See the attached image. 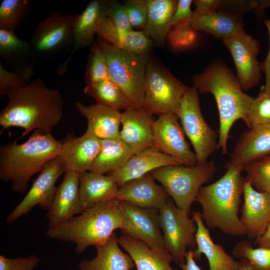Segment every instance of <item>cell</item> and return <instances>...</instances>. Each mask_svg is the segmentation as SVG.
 <instances>
[{
  "instance_id": "6",
  "label": "cell",
  "mask_w": 270,
  "mask_h": 270,
  "mask_svg": "<svg viewBox=\"0 0 270 270\" xmlns=\"http://www.w3.org/2000/svg\"><path fill=\"white\" fill-rule=\"evenodd\" d=\"M216 170V162L210 160L192 166H166L150 173L164 188L176 206L190 214L199 190L214 176Z\"/></svg>"
},
{
  "instance_id": "36",
  "label": "cell",
  "mask_w": 270,
  "mask_h": 270,
  "mask_svg": "<svg viewBox=\"0 0 270 270\" xmlns=\"http://www.w3.org/2000/svg\"><path fill=\"white\" fill-rule=\"evenodd\" d=\"M232 254L238 258L248 260L253 270H270V248H254L244 239L236 243Z\"/></svg>"
},
{
  "instance_id": "12",
  "label": "cell",
  "mask_w": 270,
  "mask_h": 270,
  "mask_svg": "<svg viewBox=\"0 0 270 270\" xmlns=\"http://www.w3.org/2000/svg\"><path fill=\"white\" fill-rule=\"evenodd\" d=\"M64 172L65 170L58 156L48 162L24 198L7 216L6 222L10 224L14 222L36 206L48 210L57 190L56 182Z\"/></svg>"
},
{
  "instance_id": "13",
  "label": "cell",
  "mask_w": 270,
  "mask_h": 270,
  "mask_svg": "<svg viewBox=\"0 0 270 270\" xmlns=\"http://www.w3.org/2000/svg\"><path fill=\"white\" fill-rule=\"evenodd\" d=\"M76 16L53 12L39 22L29 42L34 55L54 54L73 43L72 28Z\"/></svg>"
},
{
  "instance_id": "32",
  "label": "cell",
  "mask_w": 270,
  "mask_h": 270,
  "mask_svg": "<svg viewBox=\"0 0 270 270\" xmlns=\"http://www.w3.org/2000/svg\"><path fill=\"white\" fill-rule=\"evenodd\" d=\"M178 1L148 0L146 23L143 31L158 44L165 42L172 26Z\"/></svg>"
},
{
  "instance_id": "8",
  "label": "cell",
  "mask_w": 270,
  "mask_h": 270,
  "mask_svg": "<svg viewBox=\"0 0 270 270\" xmlns=\"http://www.w3.org/2000/svg\"><path fill=\"white\" fill-rule=\"evenodd\" d=\"M188 88L162 66L148 60L142 108L152 114L172 113L178 116Z\"/></svg>"
},
{
  "instance_id": "17",
  "label": "cell",
  "mask_w": 270,
  "mask_h": 270,
  "mask_svg": "<svg viewBox=\"0 0 270 270\" xmlns=\"http://www.w3.org/2000/svg\"><path fill=\"white\" fill-rule=\"evenodd\" d=\"M100 142L86 132L79 137L68 134L62 142L58 156L66 172L80 174L90 171L99 153Z\"/></svg>"
},
{
  "instance_id": "18",
  "label": "cell",
  "mask_w": 270,
  "mask_h": 270,
  "mask_svg": "<svg viewBox=\"0 0 270 270\" xmlns=\"http://www.w3.org/2000/svg\"><path fill=\"white\" fill-rule=\"evenodd\" d=\"M79 178L80 174L66 172L47 210L48 228L57 227L83 212L80 200Z\"/></svg>"
},
{
  "instance_id": "42",
  "label": "cell",
  "mask_w": 270,
  "mask_h": 270,
  "mask_svg": "<svg viewBox=\"0 0 270 270\" xmlns=\"http://www.w3.org/2000/svg\"><path fill=\"white\" fill-rule=\"evenodd\" d=\"M106 18L118 28L132 30L124 4L116 0H110Z\"/></svg>"
},
{
  "instance_id": "31",
  "label": "cell",
  "mask_w": 270,
  "mask_h": 270,
  "mask_svg": "<svg viewBox=\"0 0 270 270\" xmlns=\"http://www.w3.org/2000/svg\"><path fill=\"white\" fill-rule=\"evenodd\" d=\"M191 26L196 31L202 30L222 39L244 30L240 14L228 10L206 15H198L193 12Z\"/></svg>"
},
{
  "instance_id": "27",
  "label": "cell",
  "mask_w": 270,
  "mask_h": 270,
  "mask_svg": "<svg viewBox=\"0 0 270 270\" xmlns=\"http://www.w3.org/2000/svg\"><path fill=\"white\" fill-rule=\"evenodd\" d=\"M120 246L114 232L106 242L96 246L94 258L80 262V270H132L135 266L133 260Z\"/></svg>"
},
{
  "instance_id": "7",
  "label": "cell",
  "mask_w": 270,
  "mask_h": 270,
  "mask_svg": "<svg viewBox=\"0 0 270 270\" xmlns=\"http://www.w3.org/2000/svg\"><path fill=\"white\" fill-rule=\"evenodd\" d=\"M100 38L97 42L106 56L110 79L121 89L132 106L142 108L147 56L126 52Z\"/></svg>"
},
{
  "instance_id": "4",
  "label": "cell",
  "mask_w": 270,
  "mask_h": 270,
  "mask_svg": "<svg viewBox=\"0 0 270 270\" xmlns=\"http://www.w3.org/2000/svg\"><path fill=\"white\" fill-rule=\"evenodd\" d=\"M62 142L51 134L35 130L22 144L16 140L0 146V179L13 191L25 193L32 176L58 156Z\"/></svg>"
},
{
  "instance_id": "39",
  "label": "cell",
  "mask_w": 270,
  "mask_h": 270,
  "mask_svg": "<svg viewBox=\"0 0 270 270\" xmlns=\"http://www.w3.org/2000/svg\"><path fill=\"white\" fill-rule=\"evenodd\" d=\"M105 54L96 42L91 49L86 74L85 82L90 84L109 79Z\"/></svg>"
},
{
  "instance_id": "46",
  "label": "cell",
  "mask_w": 270,
  "mask_h": 270,
  "mask_svg": "<svg viewBox=\"0 0 270 270\" xmlns=\"http://www.w3.org/2000/svg\"><path fill=\"white\" fill-rule=\"evenodd\" d=\"M194 2L196 6L194 12L198 15L216 12L222 6V0H196Z\"/></svg>"
},
{
  "instance_id": "38",
  "label": "cell",
  "mask_w": 270,
  "mask_h": 270,
  "mask_svg": "<svg viewBox=\"0 0 270 270\" xmlns=\"http://www.w3.org/2000/svg\"><path fill=\"white\" fill-rule=\"evenodd\" d=\"M244 121L250 129L270 123V94L264 90L263 86L254 98Z\"/></svg>"
},
{
  "instance_id": "23",
  "label": "cell",
  "mask_w": 270,
  "mask_h": 270,
  "mask_svg": "<svg viewBox=\"0 0 270 270\" xmlns=\"http://www.w3.org/2000/svg\"><path fill=\"white\" fill-rule=\"evenodd\" d=\"M192 214L197 227L196 248L194 250L195 259L200 260L202 254L204 255L208 261L210 270H240L244 260L236 261L220 244L214 242L200 212H194Z\"/></svg>"
},
{
  "instance_id": "49",
  "label": "cell",
  "mask_w": 270,
  "mask_h": 270,
  "mask_svg": "<svg viewBox=\"0 0 270 270\" xmlns=\"http://www.w3.org/2000/svg\"><path fill=\"white\" fill-rule=\"evenodd\" d=\"M254 244L258 247L270 248V223L264 234Z\"/></svg>"
},
{
  "instance_id": "44",
  "label": "cell",
  "mask_w": 270,
  "mask_h": 270,
  "mask_svg": "<svg viewBox=\"0 0 270 270\" xmlns=\"http://www.w3.org/2000/svg\"><path fill=\"white\" fill-rule=\"evenodd\" d=\"M26 82L18 74L6 70L0 63V98L6 95L10 90L22 86Z\"/></svg>"
},
{
  "instance_id": "30",
  "label": "cell",
  "mask_w": 270,
  "mask_h": 270,
  "mask_svg": "<svg viewBox=\"0 0 270 270\" xmlns=\"http://www.w3.org/2000/svg\"><path fill=\"white\" fill-rule=\"evenodd\" d=\"M109 2L103 0H91L86 8L76 15L72 28L74 50L92 44L100 20L106 17Z\"/></svg>"
},
{
  "instance_id": "1",
  "label": "cell",
  "mask_w": 270,
  "mask_h": 270,
  "mask_svg": "<svg viewBox=\"0 0 270 270\" xmlns=\"http://www.w3.org/2000/svg\"><path fill=\"white\" fill-rule=\"evenodd\" d=\"M8 102L0 112L1 132L12 127L24 129L20 137L32 130L50 134L63 115L64 100L60 92L36 78L22 86L10 90Z\"/></svg>"
},
{
  "instance_id": "14",
  "label": "cell",
  "mask_w": 270,
  "mask_h": 270,
  "mask_svg": "<svg viewBox=\"0 0 270 270\" xmlns=\"http://www.w3.org/2000/svg\"><path fill=\"white\" fill-rule=\"evenodd\" d=\"M177 115L172 113L160 115L154 120L153 146L158 150L178 160L182 165L192 166L198 159L186 140L185 134Z\"/></svg>"
},
{
  "instance_id": "19",
  "label": "cell",
  "mask_w": 270,
  "mask_h": 270,
  "mask_svg": "<svg viewBox=\"0 0 270 270\" xmlns=\"http://www.w3.org/2000/svg\"><path fill=\"white\" fill-rule=\"evenodd\" d=\"M169 196L164 188L157 184L149 173L119 187L114 199L142 208L158 210Z\"/></svg>"
},
{
  "instance_id": "22",
  "label": "cell",
  "mask_w": 270,
  "mask_h": 270,
  "mask_svg": "<svg viewBox=\"0 0 270 270\" xmlns=\"http://www.w3.org/2000/svg\"><path fill=\"white\" fill-rule=\"evenodd\" d=\"M270 155V123L254 126L236 141L228 161L244 168L252 162Z\"/></svg>"
},
{
  "instance_id": "43",
  "label": "cell",
  "mask_w": 270,
  "mask_h": 270,
  "mask_svg": "<svg viewBox=\"0 0 270 270\" xmlns=\"http://www.w3.org/2000/svg\"><path fill=\"white\" fill-rule=\"evenodd\" d=\"M40 262V258L34 254L16 258L0 255V270H34Z\"/></svg>"
},
{
  "instance_id": "33",
  "label": "cell",
  "mask_w": 270,
  "mask_h": 270,
  "mask_svg": "<svg viewBox=\"0 0 270 270\" xmlns=\"http://www.w3.org/2000/svg\"><path fill=\"white\" fill-rule=\"evenodd\" d=\"M135 154L119 137L101 140L99 153L90 172L110 174L120 168Z\"/></svg>"
},
{
  "instance_id": "11",
  "label": "cell",
  "mask_w": 270,
  "mask_h": 270,
  "mask_svg": "<svg viewBox=\"0 0 270 270\" xmlns=\"http://www.w3.org/2000/svg\"><path fill=\"white\" fill-rule=\"evenodd\" d=\"M123 233L160 252H169L160 226L158 210L142 208L120 201Z\"/></svg>"
},
{
  "instance_id": "34",
  "label": "cell",
  "mask_w": 270,
  "mask_h": 270,
  "mask_svg": "<svg viewBox=\"0 0 270 270\" xmlns=\"http://www.w3.org/2000/svg\"><path fill=\"white\" fill-rule=\"evenodd\" d=\"M84 91L94 98L98 104L118 111L132 106L121 89L110 78L86 84Z\"/></svg>"
},
{
  "instance_id": "45",
  "label": "cell",
  "mask_w": 270,
  "mask_h": 270,
  "mask_svg": "<svg viewBox=\"0 0 270 270\" xmlns=\"http://www.w3.org/2000/svg\"><path fill=\"white\" fill-rule=\"evenodd\" d=\"M192 2V0H178L177 6L172 19V26L174 27L182 22H191L193 16V12L190 9Z\"/></svg>"
},
{
  "instance_id": "41",
  "label": "cell",
  "mask_w": 270,
  "mask_h": 270,
  "mask_svg": "<svg viewBox=\"0 0 270 270\" xmlns=\"http://www.w3.org/2000/svg\"><path fill=\"white\" fill-rule=\"evenodd\" d=\"M123 4L132 28L143 30L147 20L148 0H128Z\"/></svg>"
},
{
  "instance_id": "37",
  "label": "cell",
  "mask_w": 270,
  "mask_h": 270,
  "mask_svg": "<svg viewBox=\"0 0 270 270\" xmlns=\"http://www.w3.org/2000/svg\"><path fill=\"white\" fill-rule=\"evenodd\" d=\"M244 179L258 191L270 194V155L246 165Z\"/></svg>"
},
{
  "instance_id": "21",
  "label": "cell",
  "mask_w": 270,
  "mask_h": 270,
  "mask_svg": "<svg viewBox=\"0 0 270 270\" xmlns=\"http://www.w3.org/2000/svg\"><path fill=\"white\" fill-rule=\"evenodd\" d=\"M169 165L182 164L152 146L135 154L120 168L108 174L114 177L119 188L130 180Z\"/></svg>"
},
{
  "instance_id": "47",
  "label": "cell",
  "mask_w": 270,
  "mask_h": 270,
  "mask_svg": "<svg viewBox=\"0 0 270 270\" xmlns=\"http://www.w3.org/2000/svg\"><path fill=\"white\" fill-rule=\"evenodd\" d=\"M264 24L268 30L270 37V47L266 59L261 63V68L262 71L264 73L266 76V84L263 86L264 90L270 94V20L265 19Z\"/></svg>"
},
{
  "instance_id": "51",
  "label": "cell",
  "mask_w": 270,
  "mask_h": 270,
  "mask_svg": "<svg viewBox=\"0 0 270 270\" xmlns=\"http://www.w3.org/2000/svg\"><path fill=\"white\" fill-rule=\"evenodd\" d=\"M270 7V0H260V8L262 12L266 8Z\"/></svg>"
},
{
  "instance_id": "48",
  "label": "cell",
  "mask_w": 270,
  "mask_h": 270,
  "mask_svg": "<svg viewBox=\"0 0 270 270\" xmlns=\"http://www.w3.org/2000/svg\"><path fill=\"white\" fill-rule=\"evenodd\" d=\"M182 270H202L196 264L193 250H189L186 254L185 262L178 265Z\"/></svg>"
},
{
  "instance_id": "28",
  "label": "cell",
  "mask_w": 270,
  "mask_h": 270,
  "mask_svg": "<svg viewBox=\"0 0 270 270\" xmlns=\"http://www.w3.org/2000/svg\"><path fill=\"white\" fill-rule=\"evenodd\" d=\"M96 34L107 42L124 50L147 56L150 38L143 30H124L116 28L106 18H102Z\"/></svg>"
},
{
  "instance_id": "5",
  "label": "cell",
  "mask_w": 270,
  "mask_h": 270,
  "mask_svg": "<svg viewBox=\"0 0 270 270\" xmlns=\"http://www.w3.org/2000/svg\"><path fill=\"white\" fill-rule=\"evenodd\" d=\"M123 219L120 201L116 199L96 204L63 224L48 228L53 239L74 242L76 252L82 254L90 246L106 242L116 229H122Z\"/></svg>"
},
{
  "instance_id": "20",
  "label": "cell",
  "mask_w": 270,
  "mask_h": 270,
  "mask_svg": "<svg viewBox=\"0 0 270 270\" xmlns=\"http://www.w3.org/2000/svg\"><path fill=\"white\" fill-rule=\"evenodd\" d=\"M153 114L130 106L122 112L119 138L136 154L153 146Z\"/></svg>"
},
{
  "instance_id": "26",
  "label": "cell",
  "mask_w": 270,
  "mask_h": 270,
  "mask_svg": "<svg viewBox=\"0 0 270 270\" xmlns=\"http://www.w3.org/2000/svg\"><path fill=\"white\" fill-rule=\"evenodd\" d=\"M80 196L83 212L96 204L115 198L118 184L110 174L90 171L80 174Z\"/></svg>"
},
{
  "instance_id": "35",
  "label": "cell",
  "mask_w": 270,
  "mask_h": 270,
  "mask_svg": "<svg viewBox=\"0 0 270 270\" xmlns=\"http://www.w3.org/2000/svg\"><path fill=\"white\" fill-rule=\"evenodd\" d=\"M30 12L28 0H4L0 5V29L14 32Z\"/></svg>"
},
{
  "instance_id": "16",
  "label": "cell",
  "mask_w": 270,
  "mask_h": 270,
  "mask_svg": "<svg viewBox=\"0 0 270 270\" xmlns=\"http://www.w3.org/2000/svg\"><path fill=\"white\" fill-rule=\"evenodd\" d=\"M240 222L246 234L256 242L270 223V194L257 190L244 178Z\"/></svg>"
},
{
  "instance_id": "24",
  "label": "cell",
  "mask_w": 270,
  "mask_h": 270,
  "mask_svg": "<svg viewBox=\"0 0 270 270\" xmlns=\"http://www.w3.org/2000/svg\"><path fill=\"white\" fill-rule=\"evenodd\" d=\"M76 106L86 119V132L100 140L119 137L122 116L120 111L96 104L86 106L76 102Z\"/></svg>"
},
{
  "instance_id": "25",
  "label": "cell",
  "mask_w": 270,
  "mask_h": 270,
  "mask_svg": "<svg viewBox=\"0 0 270 270\" xmlns=\"http://www.w3.org/2000/svg\"><path fill=\"white\" fill-rule=\"evenodd\" d=\"M0 55L14 68L13 72L26 82L34 75L29 42L18 38L13 31L0 29Z\"/></svg>"
},
{
  "instance_id": "3",
  "label": "cell",
  "mask_w": 270,
  "mask_h": 270,
  "mask_svg": "<svg viewBox=\"0 0 270 270\" xmlns=\"http://www.w3.org/2000/svg\"><path fill=\"white\" fill-rule=\"evenodd\" d=\"M244 168L229 162L224 174L214 182L202 186L196 201L202 206L201 215L208 228H216L232 236L246 234L238 216L243 194Z\"/></svg>"
},
{
  "instance_id": "40",
  "label": "cell",
  "mask_w": 270,
  "mask_h": 270,
  "mask_svg": "<svg viewBox=\"0 0 270 270\" xmlns=\"http://www.w3.org/2000/svg\"><path fill=\"white\" fill-rule=\"evenodd\" d=\"M168 36L171 46L176 48L190 46L196 42V33L191 26V22H182L174 27Z\"/></svg>"
},
{
  "instance_id": "50",
  "label": "cell",
  "mask_w": 270,
  "mask_h": 270,
  "mask_svg": "<svg viewBox=\"0 0 270 270\" xmlns=\"http://www.w3.org/2000/svg\"><path fill=\"white\" fill-rule=\"evenodd\" d=\"M244 260V263L242 266L240 270H253V268L249 262L246 260Z\"/></svg>"
},
{
  "instance_id": "9",
  "label": "cell",
  "mask_w": 270,
  "mask_h": 270,
  "mask_svg": "<svg viewBox=\"0 0 270 270\" xmlns=\"http://www.w3.org/2000/svg\"><path fill=\"white\" fill-rule=\"evenodd\" d=\"M178 116L185 134L190 140L198 159V164L206 163L218 150V132L205 121L200 110L198 92L188 87L180 104Z\"/></svg>"
},
{
  "instance_id": "2",
  "label": "cell",
  "mask_w": 270,
  "mask_h": 270,
  "mask_svg": "<svg viewBox=\"0 0 270 270\" xmlns=\"http://www.w3.org/2000/svg\"><path fill=\"white\" fill-rule=\"evenodd\" d=\"M192 86L200 94L210 93L219 113L218 149L227 153L229 133L237 120L244 119L254 98L245 94L238 79L224 62H215L192 78Z\"/></svg>"
},
{
  "instance_id": "29",
  "label": "cell",
  "mask_w": 270,
  "mask_h": 270,
  "mask_svg": "<svg viewBox=\"0 0 270 270\" xmlns=\"http://www.w3.org/2000/svg\"><path fill=\"white\" fill-rule=\"evenodd\" d=\"M118 242L130 256L136 270H174L170 266L174 258L169 252H156L124 233L118 238Z\"/></svg>"
},
{
  "instance_id": "15",
  "label": "cell",
  "mask_w": 270,
  "mask_h": 270,
  "mask_svg": "<svg viewBox=\"0 0 270 270\" xmlns=\"http://www.w3.org/2000/svg\"><path fill=\"white\" fill-rule=\"evenodd\" d=\"M222 40L233 58L242 90H248L256 86L262 78V72L261 63L257 60L259 42L244 30Z\"/></svg>"
},
{
  "instance_id": "10",
  "label": "cell",
  "mask_w": 270,
  "mask_h": 270,
  "mask_svg": "<svg viewBox=\"0 0 270 270\" xmlns=\"http://www.w3.org/2000/svg\"><path fill=\"white\" fill-rule=\"evenodd\" d=\"M160 226L164 244L178 264L186 260L187 248H196V224L193 218L184 210L178 208L168 200L158 210Z\"/></svg>"
}]
</instances>
